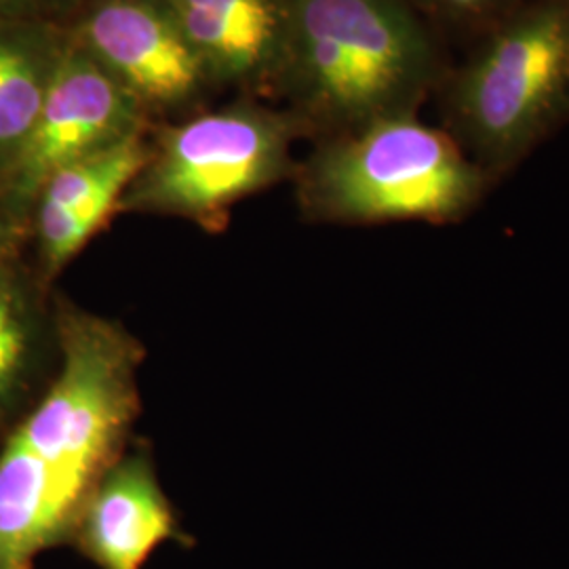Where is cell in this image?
Segmentation results:
<instances>
[{"mask_svg":"<svg viewBox=\"0 0 569 569\" xmlns=\"http://www.w3.org/2000/svg\"><path fill=\"white\" fill-rule=\"evenodd\" d=\"M453 61L409 0H284L277 89L317 142L418 114Z\"/></svg>","mask_w":569,"mask_h":569,"instance_id":"obj_1","label":"cell"},{"mask_svg":"<svg viewBox=\"0 0 569 569\" xmlns=\"http://www.w3.org/2000/svg\"><path fill=\"white\" fill-rule=\"evenodd\" d=\"M491 186L569 122V0H528L453 58L435 98Z\"/></svg>","mask_w":569,"mask_h":569,"instance_id":"obj_2","label":"cell"},{"mask_svg":"<svg viewBox=\"0 0 569 569\" xmlns=\"http://www.w3.org/2000/svg\"><path fill=\"white\" fill-rule=\"evenodd\" d=\"M296 180L306 218L323 224H458L493 190L448 131L418 114L319 140Z\"/></svg>","mask_w":569,"mask_h":569,"instance_id":"obj_3","label":"cell"},{"mask_svg":"<svg viewBox=\"0 0 569 569\" xmlns=\"http://www.w3.org/2000/svg\"><path fill=\"white\" fill-rule=\"evenodd\" d=\"M306 136L289 112L239 103L164 127L119 211L183 218L222 232L247 197L296 173L291 143Z\"/></svg>","mask_w":569,"mask_h":569,"instance_id":"obj_4","label":"cell"},{"mask_svg":"<svg viewBox=\"0 0 569 569\" xmlns=\"http://www.w3.org/2000/svg\"><path fill=\"white\" fill-rule=\"evenodd\" d=\"M143 124L142 108L70 37L41 112L7 164L11 201H37L61 167L143 133Z\"/></svg>","mask_w":569,"mask_h":569,"instance_id":"obj_5","label":"cell"},{"mask_svg":"<svg viewBox=\"0 0 569 569\" xmlns=\"http://www.w3.org/2000/svg\"><path fill=\"white\" fill-rule=\"evenodd\" d=\"M148 112H176L213 82L161 0H91L72 34Z\"/></svg>","mask_w":569,"mask_h":569,"instance_id":"obj_6","label":"cell"},{"mask_svg":"<svg viewBox=\"0 0 569 569\" xmlns=\"http://www.w3.org/2000/svg\"><path fill=\"white\" fill-rule=\"evenodd\" d=\"M70 540L98 569H143L164 542L192 547L143 449L121 453L103 472Z\"/></svg>","mask_w":569,"mask_h":569,"instance_id":"obj_7","label":"cell"},{"mask_svg":"<svg viewBox=\"0 0 569 569\" xmlns=\"http://www.w3.org/2000/svg\"><path fill=\"white\" fill-rule=\"evenodd\" d=\"M150 154L143 133L66 164L42 183L37 197V232L49 274L74 260L110 216L142 171Z\"/></svg>","mask_w":569,"mask_h":569,"instance_id":"obj_8","label":"cell"},{"mask_svg":"<svg viewBox=\"0 0 569 569\" xmlns=\"http://www.w3.org/2000/svg\"><path fill=\"white\" fill-rule=\"evenodd\" d=\"M203 60L213 84L277 87L284 0H161Z\"/></svg>","mask_w":569,"mask_h":569,"instance_id":"obj_9","label":"cell"},{"mask_svg":"<svg viewBox=\"0 0 569 569\" xmlns=\"http://www.w3.org/2000/svg\"><path fill=\"white\" fill-rule=\"evenodd\" d=\"M70 37L47 21L0 20V159L11 163L41 112Z\"/></svg>","mask_w":569,"mask_h":569,"instance_id":"obj_10","label":"cell"},{"mask_svg":"<svg viewBox=\"0 0 569 569\" xmlns=\"http://www.w3.org/2000/svg\"><path fill=\"white\" fill-rule=\"evenodd\" d=\"M34 327L20 283L0 268V416L16 397L32 355Z\"/></svg>","mask_w":569,"mask_h":569,"instance_id":"obj_11","label":"cell"},{"mask_svg":"<svg viewBox=\"0 0 569 569\" xmlns=\"http://www.w3.org/2000/svg\"><path fill=\"white\" fill-rule=\"evenodd\" d=\"M449 49L483 37L496 23L507 20L528 0H409Z\"/></svg>","mask_w":569,"mask_h":569,"instance_id":"obj_12","label":"cell"},{"mask_svg":"<svg viewBox=\"0 0 569 569\" xmlns=\"http://www.w3.org/2000/svg\"><path fill=\"white\" fill-rule=\"evenodd\" d=\"M79 4L81 0H0V20L44 21Z\"/></svg>","mask_w":569,"mask_h":569,"instance_id":"obj_13","label":"cell"},{"mask_svg":"<svg viewBox=\"0 0 569 569\" xmlns=\"http://www.w3.org/2000/svg\"><path fill=\"white\" fill-rule=\"evenodd\" d=\"M7 239H9V228L0 222V247L7 243Z\"/></svg>","mask_w":569,"mask_h":569,"instance_id":"obj_14","label":"cell"}]
</instances>
